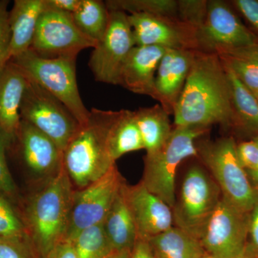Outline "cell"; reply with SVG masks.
Here are the masks:
<instances>
[{
	"label": "cell",
	"instance_id": "8",
	"mask_svg": "<svg viewBox=\"0 0 258 258\" xmlns=\"http://www.w3.org/2000/svg\"><path fill=\"white\" fill-rule=\"evenodd\" d=\"M220 194L215 180L202 168L191 167L183 180L179 201L172 209L176 227L200 240L221 199Z\"/></svg>",
	"mask_w": 258,
	"mask_h": 258
},
{
	"label": "cell",
	"instance_id": "36",
	"mask_svg": "<svg viewBox=\"0 0 258 258\" xmlns=\"http://www.w3.org/2000/svg\"><path fill=\"white\" fill-rule=\"evenodd\" d=\"M235 8L253 28L258 35V0H234Z\"/></svg>",
	"mask_w": 258,
	"mask_h": 258
},
{
	"label": "cell",
	"instance_id": "27",
	"mask_svg": "<svg viewBox=\"0 0 258 258\" xmlns=\"http://www.w3.org/2000/svg\"><path fill=\"white\" fill-rule=\"evenodd\" d=\"M72 17L80 30L98 43L106 31L109 10L106 3L99 0H81Z\"/></svg>",
	"mask_w": 258,
	"mask_h": 258
},
{
	"label": "cell",
	"instance_id": "19",
	"mask_svg": "<svg viewBox=\"0 0 258 258\" xmlns=\"http://www.w3.org/2000/svg\"><path fill=\"white\" fill-rule=\"evenodd\" d=\"M27 77L10 60L0 72V132L15 140L21 123L20 107Z\"/></svg>",
	"mask_w": 258,
	"mask_h": 258
},
{
	"label": "cell",
	"instance_id": "32",
	"mask_svg": "<svg viewBox=\"0 0 258 258\" xmlns=\"http://www.w3.org/2000/svg\"><path fill=\"white\" fill-rule=\"evenodd\" d=\"M178 17L197 30L203 26L208 14L206 0H178Z\"/></svg>",
	"mask_w": 258,
	"mask_h": 258
},
{
	"label": "cell",
	"instance_id": "25",
	"mask_svg": "<svg viewBox=\"0 0 258 258\" xmlns=\"http://www.w3.org/2000/svg\"><path fill=\"white\" fill-rule=\"evenodd\" d=\"M222 64L244 86L258 91V42L246 46L224 49L215 52Z\"/></svg>",
	"mask_w": 258,
	"mask_h": 258
},
{
	"label": "cell",
	"instance_id": "13",
	"mask_svg": "<svg viewBox=\"0 0 258 258\" xmlns=\"http://www.w3.org/2000/svg\"><path fill=\"white\" fill-rule=\"evenodd\" d=\"M199 50L215 53L224 49L252 45L258 35L241 22L225 2L208 1V14L198 31Z\"/></svg>",
	"mask_w": 258,
	"mask_h": 258
},
{
	"label": "cell",
	"instance_id": "18",
	"mask_svg": "<svg viewBox=\"0 0 258 258\" xmlns=\"http://www.w3.org/2000/svg\"><path fill=\"white\" fill-rule=\"evenodd\" d=\"M166 50L162 47L136 45L122 66L118 85L131 92L152 98L158 66Z\"/></svg>",
	"mask_w": 258,
	"mask_h": 258
},
{
	"label": "cell",
	"instance_id": "11",
	"mask_svg": "<svg viewBox=\"0 0 258 258\" xmlns=\"http://www.w3.org/2000/svg\"><path fill=\"white\" fill-rule=\"evenodd\" d=\"M123 184L114 165L95 182L83 189L75 190L66 240H72L84 229L103 223Z\"/></svg>",
	"mask_w": 258,
	"mask_h": 258
},
{
	"label": "cell",
	"instance_id": "3",
	"mask_svg": "<svg viewBox=\"0 0 258 258\" xmlns=\"http://www.w3.org/2000/svg\"><path fill=\"white\" fill-rule=\"evenodd\" d=\"M116 111L93 108L62 154V166L74 186L83 189L115 165L108 150V135Z\"/></svg>",
	"mask_w": 258,
	"mask_h": 258
},
{
	"label": "cell",
	"instance_id": "45",
	"mask_svg": "<svg viewBox=\"0 0 258 258\" xmlns=\"http://www.w3.org/2000/svg\"><path fill=\"white\" fill-rule=\"evenodd\" d=\"M254 96H256V98H257V100H258V91H257V93H254Z\"/></svg>",
	"mask_w": 258,
	"mask_h": 258
},
{
	"label": "cell",
	"instance_id": "44",
	"mask_svg": "<svg viewBox=\"0 0 258 258\" xmlns=\"http://www.w3.org/2000/svg\"><path fill=\"white\" fill-rule=\"evenodd\" d=\"M200 258H215V257H212V256L210 255V254L206 253L205 254H204L203 257H201Z\"/></svg>",
	"mask_w": 258,
	"mask_h": 258
},
{
	"label": "cell",
	"instance_id": "17",
	"mask_svg": "<svg viewBox=\"0 0 258 258\" xmlns=\"http://www.w3.org/2000/svg\"><path fill=\"white\" fill-rule=\"evenodd\" d=\"M126 194L138 239L148 241L173 227L172 209L149 191L142 181L127 186Z\"/></svg>",
	"mask_w": 258,
	"mask_h": 258
},
{
	"label": "cell",
	"instance_id": "43",
	"mask_svg": "<svg viewBox=\"0 0 258 258\" xmlns=\"http://www.w3.org/2000/svg\"><path fill=\"white\" fill-rule=\"evenodd\" d=\"M132 250H123L119 252H113L107 258H130Z\"/></svg>",
	"mask_w": 258,
	"mask_h": 258
},
{
	"label": "cell",
	"instance_id": "12",
	"mask_svg": "<svg viewBox=\"0 0 258 258\" xmlns=\"http://www.w3.org/2000/svg\"><path fill=\"white\" fill-rule=\"evenodd\" d=\"M249 214L220 199L200 239L207 254L232 258L242 252L248 238Z\"/></svg>",
	"mask_w": 258,
	"mask_h": 258
},
{
	"label": "cell",
	"instance_id": "7",
	"mask_svg": "<svg viewBox=\"0 0 258 258\" xmlns=\"http://www.w3.org/2000/svg\"><path fill=\"white\" fill-rule=\"evenodd\" d=\"M27 80L20 107L21 120L45 134L63 152L81 125L60 101L35 81Z\"/></svg>",
	"mask_w": 258,
	"mask_h": 258
},
{
	"label": "cell",
	"instance_id": "37",
	"mask_svg": "<svg viewBox=\"0 0 258 258\" xmlns=\"http://www.w3.org/2000/svg\"><path fill=\"white\" fill-rule=\"evenodd\" d=\"M247 245L258 257V200L249 214Z\"/></svg>",
	"mask_w": 258,
	"mask_h": 258
},
{
	"label": "cell",
	"instance_id": "22",
	"mask_svg": "<svg viewBox=\"0 0 258 258\" xmlns=\"http://www.w3.org/2000/svg\"><path fill=\"white\" fill-rule=\"evenodd\" d=\"M148 242L156 258H200L206 254L200 240L174 226Z\"/></svg>",
	"mask_w": 258,
	"mask_h": 258
},
{
	"label": "cell",
	"instance_id": "34",
	"mask_svg": "<svg viewBox=\"0 0 258 258\" xmlns=\"http://www.w3.org/2000/svg\"><path fill=\"white\" fill-rule=\"evenodd\" d=\"M9 2L0 0V72L10 60V47L11 31L8 6Z\"/></svg>",
	"mask_w": 258,
	"mask_h": 258
},
{
	"label": "cell",
	"instance_id": "14",
	"mask_svg": "<svg viewBox=\"0 0 258 258\" xmlns=\"http://www.w3.org/2000/svg\"><path fill=\"white\" fill-rule=\"evenodd\" d=\"M128 19L136 45L199 50L198 30L177 17L135 13Z\"/></svg>",
	"mask_w": 258,
	"mask_h": 258
},
{
	"label": "cell",
	"instance_id": "38",
	"mask_svg": "<svg viewBox=\"0 0 258 258\" xmlns=\"http://www.w3.org/2000/svg\"><path fill=\"white\" fill-rule=\"evenodd\" d=\"M45 6L49 9L74 14L81 3V0H45Z\"/></svg>",
	"mask_w": 258,
	"mask_h": 258
},
{
	"label": "cell",
	"instance_id": "29",
	"mask_svg": "<svg viewBox=\"0 0 258 258\" xmlns=\"http://www.w3.org/2000/svg\"><path fill=\"white\" fill-rule=\"evenodd\" d=\"M108 10H118L126 14H146L178 17L177 0H110L106 1Z\"/></svg>",
	"mask_w": 258,
	"mask_h": 258
},
{
	"label": "cell",
	"instance_id": "16",
	"mask_svg": "<svg viewBox=\"0 0 258 258\" xmlns=\"http://www.w3.org/2000/svg\"><path fill=\"white\" fill-rule=\"evenodd\" d=\"M197 50L166 49L159 62L152 98L159 102L169 115L174 113Z\"/></svg>",
	"mask_w": 258,
	"mask_h": 258
},
{
	"label": "cell",
	"instance_id": "9",
	"mask_svg": "<svg viewBox=\"0 0 258 258\" xmlns=\"http://www.w3.org/2000/svg\"><path fill=\"white\" fill-rule=\"evenodd\" d=\"M97 44L80 30L72 14L45 8L30 50L43 58L76 59L80 52Z\"/></svg>",
	"mask_w": 258,
	"mask_h": 258
},
{
	"label": "cell",
	"instance_id": "2",
	"mask_svg": "<svg viewBox=\"0 0 258 258\" xmlns=\"http://www.w3.org/2000/svg\"><path fill=\"white\" fill-rule=\"evenodd\" d=\"M74 192V184L62 166L27 202L23 222L40 257H46L66 240Z\"/></svg>",
	"mask_w": 258,
	"mask_h": 258
},
{
	"label": "cell",
	"instance_id": "10",
	"mask_svg": "<svg viewBox=\"0 0 258 258\" xmlns=\"http://www.w3.org/2000/svg\"><path fill=\"white\" fill-rule=\"evenodd\" d=\"M135 46L128 15L118 10H109L106 31L93 48L88 64L96 81L118 85L122 66Z\"/></svg>",
	"mask_w": 258,
	"mask_h": 258
},
{
	"label": "cell",
	"instance_id": "24",
	"mask_svg": "<svg viewBox=\"0 0 258 258\" xmlns=\"http://www.w3.org/2000/svg\"><path fill=\"white\" fill-rule=\"evenodd\" d=\"M108 145L115 162L125 154L144 149L134 111H116L108 132Z\"/></svg>",
	"mask_w": 258,
	"mask_h": 258
},
{
	"label": "cell",
	"instance_id": "31",
	"mask_svg": "<svg viewBox=\"0 0 258 258\" xmlns=\"http://www.w3.org/2000/svg\"><path fill=\"white\" fill-rule=\"evenodd\" d=\"M0 258H41L28 236L0 237Z\"/></svg>",
	"mask_w": 258,
	"mask_h": 258
},
{
	"label": "cell",
	"instance_id": "40",
	"mask_svg": "<svg viewBox=\"0 0 258 258\" xmlns=\"http://www.w3.org/2000/svg\"><path fill=\"white\" fill-rule=\"evenodd\" d=\"M130 258H156L150 244L147 240L137 239L131 252Z\"/></svg>",
	"mask_w": 258,
	"mask_h": 258
},
{
	"label": "cell",
	"instance_id": "6",
	"mask_svg": "<svg viewBox=\"0 0 258 258\" xmlns=\"http://www.w3.org/2000/svg\"><path fill=\"white\" fill-rule=\"evenodd\" d=\"M204 162L211 171L222 198L244 213H249L258 200L247 171L241 165L237 144L232 137L206 142L198 147Z\"/></svg>",
	"mask_w": 258,
	"mask_h": 258
},
{
	"label": "cell",
	"instance_id": "15",
	"mask_svg": "<svg viewBox=\"0 0 258 258\" xmlns=\"http://www.w3.org/2000/svg\"><path fill=\"white\" fill-rule=\"evenodd\" d=\"M16 139L24 164L32 175L43 183L59 172L63 152L52 139L23 120Z\"/></svg>",
	"mask_w": 258,
	"mask_h": 258
},
{
	"label": "cell",
	"instance_id": "39",
	"mask_svg": "<svg viewBox=\"0 0 258 258\" xmlns=\"http://www.w3.org/2000/svg\"><path fill=\"white\" fill-rule=\"evenodd\" d=\"M45 258H76L72 242L63 240L50 251Z\"/></svg>",
	"mask_w": 258,
	"mask_h": 258
},
{
	"label": "cell",
	"instance_id": "4",
	"mask_svg": "<svg viewBox=\"0 0 258 258\" xmlns=\"http://www.w3.org/2000/svg\"><path fill=\"white\" fill-rule=\"evenodd\" d=\"M207 129L175 127L170 137L157 152L147 154L142 182L147 189L167 204L171 209L176 204V171L185 159L198 157L197 139Z\"/></svg>",
	"mask_w": 258,
	"mask_h": 258
},
{
	"label": "cell",
	"instance_id": "1",
	"mask_svg": "<svg viewBox=\"0 0 258 258\" xmlns=\"http://www.w3.org/2000/svg\"><path fill=\"white\" fill-rule=\"evenodd\" d=\"M173 115L175 127L235 126L230 83L216 54L197 50Z\"/></svg>",
	"mask_w": 258,
	"mask_h": 258
},
{
	"label": "cell",
	"instance_id": "28",
	"mask_svg": "<svg viewBox=\"0 0 258 258\" xmlns=\"http://www.w3.org/2000/svg\"><path fill=\"white\" fill-rule=\"evenodd\" d=\"M70 241L76 258H107L113 252L103 223L84 229Z\"/></svg>",
	"mask_w": 258,
	"mask_h": 258
},
{
	"label": "cell",
	"instance_id": "23",
	"mask_svg": "<svg viewBox=\"0 0 258 258\" xmlns=\"http://www.w3.org/2000/svg\"><path fill=\"white\" fill-rule=\"evenodd\" d=\"M134 114L147 154L157 152L172 132L169 115L159 104L139 108Z\"/></svg>",
	"mask_w": 258,
	"mask_h": 258
},
{
	"label": "cell",
	"instance_id": "42",
	"mask_svg": "<svg viewBox=\"0 0 258 258\" xmlns=\"http://www.w3.org/2000/svg\"><path fill=\"white\" fill-rule=\"evenodd\" d=\"M253 139L258 143V137H254ZM248 176L250 178V181L252 183V186H253L254 189L258 192V168L257 170L254 171L252 174H249Z\"/></svg>",
	"mask_w": 258,
	"mask_h": 258
},
{
	"label": "cell",
	"instance_id": "21",
	"mask_svg": "<svg viewBox=\"0 0 258 258\" xmlns=\"http://www.w3.org/2000/svg\"><path fill=\"white\" fill-rule=\"evenodd\" d=\"M127 185H122L103 222L113 252L132 250L138 239L135 222L129 206Z\"/></svg>",
	"mask_w": 258,
	"mask_h": 258
},
{
	"label": "cell",
	"instance_id": "35",
	"mask_svg": "<svg viewBox=\"0 0 258 258\" xmlns=\"http://www.w3.org/2000/svg\"><path fill=\"white\" fill-rule=\"evenodd\" d=\"M237 154L241 165L247 171L252 174L258 168V143L252 139L248 142H242L237 145Z\"/></svg>",
	"mask_w": 258,
	"mask_h": 258
},
{
	"label": "cell",
	"instance_id": "41",
	"mask_svg": "<svg viewBox=\"0 0 258 258\" xmlns=\"http://www.w3.org/2000/svg\"><path fill=\"white\" fill-rule=\"evenodd\" d=\"M232 258H258V257L257 254L254 253L253 251L249 248V246L247 245V243L245 248H244L242 252L237 254V255L234 256V257Z\"/></svg>",
	"mask_w": 258,
	"mask_h": 258
},
{
	"label": "cell",
	"instance_id": "20",
	"mask_svg": "<svg viewBox=\"0 0 258 258\" xmlns=\"http://www.w3.org/2000/svg\"><path fill=\"white\" fill-rule=\"evenodd\" d=\"M45 0H16L9 13L11 31L10 59L30 50Z\"/></svg>",
	"mask_w": 258,
	"mask_h": 258
},
{
	"label": "cell",
	"instance_id": "5",
	"mask_svg": "<svg viewBox=\"0 0 258 258\" xmlns=\"http://www.w3.org/2000/svg\"><path fill=\"white\" fill-rule=\"evenodd\" d=\"M24 74L60 101L81 126L88 123L91 111L82 101L76 79V58H43L31 50L12 58Z\"/></svg>",
	"mask_w": 258,
	"mask_h": 258
},
{
	"label": "cell",
	"instance_id": "30",
	"mask_svg": "<svg viewBox=\"0 0 258 258\" xmlns=\"http://www.w3.org/2000/svg\"><path fill=\"white\" fill-rule=\"evenodd\" d=\"M9 199L0 192V237H27L23 220L13 208Z\"/></svg>",
	"mask_w": 258,
	"mask_h": 258
},
{
	"label": "cell",
	"instance_id": "33",
	"mask_svg": "<svg viewBox=\"0 0 258 258\" xmlns=\"http://www.w3.org/2000/svg\"><path fill=\"white\" fill-rule=\"evenodd\" d=\"M15 141L6 134L0 132V192L8 198L15 197L17 192L16 185L12 177L6 159L7 149Z\"/></svg>",
	"mask_w": 258,
	"mask_h": 258
},
{
	"label": "cell",
	"instance_id": "26",
	"mask_svg": "<svg viewBox=\"0 0 258 258\" xmlns=\"http://www.w3.org/2000/svg\"><path fill=\"white\" fill-rule=\"evenodd\" d=\"M225 68L230 83L235 126L244 129L258 137L257 98L232 71Z\"/></svg>",
	"mask_w": 258,
	"mask_h": 258
}]
</instances>
